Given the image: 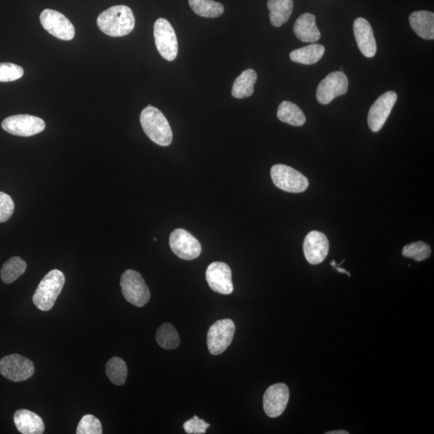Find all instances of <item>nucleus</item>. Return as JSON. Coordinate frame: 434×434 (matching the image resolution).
<instances>
[{"mask_svg": "<svg viewBox=\"0 0 434 434\" xmlns=\"http://www.w3.org/2000/svg\"><path fill=\"white\" fill-rule=\"evenodd\" d=\"M347 90L348 79L345 73L333 72L319 83L316 98L319 103L327 105L336 98L345 95Z\"/></svg>", "mask_w": 434, "mask_h": 434, "instance_id": "nucleus-12", "label": "nucleus"}, {"mask_svg": "<svg viewBox=\"0 0 434 434\" xmlns=\"http://www.w3.org/2000/svg\"><path fill=\"white\" fill-rule=\"evenodd\" d=\"M23 73L25 72L20 65L8 62L0 63V83L14 82L21 78Z\"/></svg>", "mask_w": 434, "mask_h": 434, "instance_id": "nucleus-31", "label": "nucleus"}, {"mask_svg": "<svg viewBox=\"0 0 434 434\" xmlns=\"http://www.w3.org/2000/svg\"><path fill=\"white\" fill-rule=\"evenodd\" d=\"M270 175L276 187L286 193H303L309 186L306 176L289 166L274 165L272 166Z\"/></svg>", "mask_w": 434, "mask_h": 434, "instance_id": "nucleus-5", "label": "nucleus"}, {"mask_svg": "<svg viewBox=\"0 0 434 434\" xmlns=\"http://www.w3.org/2000/svg\"><path fill=\"white\" fill-rule=\"evenodd\" d=\"M140 122L146 135L156 144L168 147L173 142V131L168 119L160 109L151 106L143 109Z\"/></svg>", "mask_w": 434, "mask_h": 434, "instance_id": "nucleus-2", "label": "nucleus"}, {"mask_svg": "<svg viewBox=\"0 0 434 434\" xmlns=\"http://www.w3.org/2000/svg\"><path fill=\"white\" fill-rule=\"evenodd\" d=\"M324 52H325V47L323 45L312 44L293 51L290 54V57L296 63L313 65L322 59Z\"/></svg>", "mask_w": 434, "mask_h": 434, "instance_id": "nucleus-24", "label": "nucleus"}, {"mask_svg": "<svg viewBox=\"0 0 434 434\" xmlns=\"http://www.w3.org/2000/svg\"><path fill=\"white\" fill-rule=\"evenodd\" d=\"M27 263L21 257H13L3 264L0 276L4 283L10 284L25 274Z\"/></svg>", "mask_w": 434, "mask_h": 434, "instance_id": "nucleus-25", "label": "nucleus"}, {"mask_svg": "<svg viewBox=\"0 0 434 434\" xmlns=\"http://www.w3.org/2000/svg\"><path fill=\"white\" fill-rule=\"evenodd\" d=\"M156 340L164 349L173 350L180 346V340L177 331L169 323H164L156 332Z\"/></svg>", "mask_w": 434, "mask_h": 434, "instance_id": "nucleus-27", "label": "nucleus"}, {"mask_svg": "<svg viewBox=\"0 0 434 434\" xmlns=\"http://www.w3.org/2000/svg\"><path fill=\"white\" fill-rule=\"evenodd\" d=\"M431 254V248L426 243L417 241L405 246L403 248L402 255L417 261H422L428 259Z\"/></svg>", "mask_w": 434, "mask_h": 434, "instance_id": "nucleus-29", "label": "nucleus"}, {"mask_svg": "<svg viewBox=\"0 0 434 434\" xmlns=\"http://www.w3.org/2000/svg\"><path fill=\"white\" fill-rule=\"evenodd\" d=\"M336 261H332L331 265H333L334 267H335V268L338 271L340 272V273H345L346 274H347L348 276H351V274L349 273V272H347V270H345V269H342L340 268V267H338L336 265Z\"/></svg>", "mask_w": 434, "mask_h": 434, "instance_id": "nucleus-34", "label": "nucleus"}, {"mask_svg": "<svg viewBox=\"0 0 434 434\" xmlns=\"http://www.w3.org/2000/svg\"><path fill=\"white\" fill-rule=\"evenodd\" d=\"M267 7L270 10L272 25L279 28L289 21L294 8L293 0H268Z\"/></svg>", "mask_w": 434, "mask_h": 434, "instance_id": "nucleus-21", "label": "nucleus"}, {"mask_svg": "<svg viewBox=\"0 0 434 434\" xmlns=\"http://www.w3.org/2000/svg\"><path fill=\"white\" fill-rule=\"evenodd\" d=\"M398 94L393 91H388L376 100L370 108L368 123L371 131L378 132L383 127L395 102Z\"/></svg>", "mask_w": 434, "mask_h": 434, "instance_id": "nucleus-13", "label": "nucleus"}, {"mask_svg": "<svg viewBox=\"0 0 434 434\" xmlns=\"http://www.w3.org/2000/svg\"><path fill=\"white\" fill-rule=\"evenodd\" d=\"M154 36L160 55L166 61H174L178 54V41L171 23L163 18L157 20L154 26Z\"/></svg>", "mask_w": 434, "mask_h": 434, "instance_id": "nucleus-8", "label": "nucleus"}, {"mask_svg": "<svg viewBox=\"0 0 434 434\" xmlns=\"http://www.w3.org/2000/svg\"><path fill=\"white\" fill-rule=\"evenodd\" d=\"M206 280L210 288L215 292L228 295L233 292L232 271L230 267L224 262H213L208 265Z\"/></svg>", "mask_w": 434, "mask_h": 434, "instance_id": "nucleus-14", "label": "nucleus"}, {"mask_svg": "<svg viewBox=\"0 0 434 434\" xmlns=\"http://www.w3.org/2000/svg\"><path fill=\"white\" fill-rule=\"evenodd\" d=\"M99 30L109 36H124L133 30L135 18L131 9L126 6L109 8L100 14L97 20Z\"/></svg>", "mask_w": 434, "mask_h": 434, "instance_id": "nucleus-1", "label": "nucleus"}, {"mask_svg": "<svg viewBox=\"0 0 434 434\" xmlns=\"http://www.w3.org/2000/svg\"><path fill=\"white\" fill-rule=\"evenodd\" d=\"M15 204L10 195L0 192V223L6 222L12 216Z\"/></svg>", "mask_w": 434, "mask_h": 434, "instance_id": "nucleus-32", "label": "nucleus"}, {"mask_svg": "<svg viewBox=\"0 0 434 434\" xmlns=\"http://www.w3.org/2000/svg\"><path fill=\"white\" fill-rule=\"evenodd\" d=\"M78 434H102L101 422L91 414H87L80 420L78 428Z\"/></svg>", "mask_w": 434, "mask_h": 434, "instance_id": "nucleus-30", "label": "nucleus"}, {"mask_svg": "<svg viewBox=\"0 0 434 434\" xmlns=\"http://www.w3.org/2000/svg\"><path fill=\"white\" fill-rule=\"evenodd\" d=\"M209 427L210 424L208 423L197 416H194L193 418L188 420L184 424V431L188 434L205 433Z\"/></svg>", "mask_w": 434, "mask_h": 434, "instance_id": "nucleus-33", "label": "nucleus"}, {"mask_svg": "<svg viewBox=\"0 0 434 434\" xmlns=\"http://www.w3.org/2000/svg\"><path fill=\"white\" fill-rule=\"evenodd\" d=\"M348 433H349L345 431H331V432L326 433V434H348Z\"/></svg>", "mask_w": 434, "mask_h": 434, "instance_id": "nucleus-35", "label": "nucleus"}, {"mask_svg": "<svg viewBox=\"0 0 434 434\" xmlns=\"http://www.w3.org/2000/svg\"><path fill=\"white\" fill-rule=\"evenodd\" d=\"M257 74L252 69H247L238 77L233 84L232 89V97L237 99L252 96L254 91V85L257 82Z\"/></svg>", "mask_w": 434, "mask_h": 434, "instance_id": "nucleus-22", "label": "nucleus"}, {"mask_svg": "<svg viewBox=\"0 0 434 434\" xmlns=\"http://www.w3.org/2000/svg\"><path fill=\"white\" fill-rule=\"evenodd\" d=\"M170 246L176 256L187 261L197 259L202 251V245L197 238L183 228H177L171 232Z\"/></svg>", "mask_w": 434, "mask_h": 434, "instance_id": "nucleus-11", "label": "nucleus"}, {"mask_svg": "<svg viewBox=\"0 0 434 434\" xmlns=\"http://www.w3.org/2000/svg\"><path fill=\"white\" fill-rule=\"evenodd\" d=\"M358 47L362 54L366 57H373L376 54V42L373 30L368 21L365 18H357L353 25Z\"/></svg>", "mask_w": 434, "mask_h": 434, "instance_id": "nucleus-17", "label": "nucleus"}, {"mask_svg": "<svg viewBox=\"0 0 434 434\" xmlns=\"http://www.w3.org/2000/svg\"><path fill=\"white\" fill-rule=\"evenodd\" d=\"M41 23L47 32L60 40L68 41L74 38L73 23L59 12L45 9L41 14Z\"/></svg>", "mask_w": 434, "mask_h": 434, "instance_id": "nucleus-10", "label": "nucleus"}, {"mask_svg": "<svg viewBox=\"0 0 434 434\" xmlns=\"http://www.w3.org/2000/svg\"><path fill=\"white\" fill-rule=\"evenodd\" d=\"M305 257L310 264L318 265L326 259L329 252V241L324 233L309 232L303 243Z\"/></svg>", "mask_w": 434, "mask_h": 434, "instance_id": "nucleus-16", "label": "nucleus"}, {"mask_svg": "<svg viewBox=\"0 0 434 434\" xmlns=\"http://www.w3.org/2000/svg\"><path fill=\"white\" fill-rule=\"evenodd\" d=\"M120 285L123 297L133 306L142 307L149 302V286L138 272L127 270L122 275Z\"/></svg>", "mask_w": 434, "mask_h": 434, "instance_id": "nucleus-4", "label": "nucleus"}, {"mask_svg": "<svg viewBox=\"0 0 434 434\" xmlns=\"http://www.w3.org/2000/svg\"><path fill=\"white\" fill-rule=\"evenodd\" d=\"M276 116L280 121L294 127H302L307 121L302 109L297 105L288 101L280 104Z\"/></svg>", "mask_w": 434, "mask_h": 434, "instance_id": "nucleus-23", "label": "nucleus"}, {"mask_svg": "<svg viewBox=\"0 0 434 434\" xmlns=\"http://www.w3.org/2000/svg\"><path fill=\"white\" fill-rule=\"evenodd\" d=\"M14 422L18 431L23 434H41L45 431L42 418L30 410H18L14 414Z\"/></svg>", "mask_w": 434, "mask_h": 434, "instance_id": "nucleus-19", "label": "nucleus"}, {"mask_svg": "<svg viewBox=\"0 0 434 434\" xmlns=\"http://www.w3.org/2000/svg\"><path fill=\"white\" fill-rule=\"evenodd\" d=\"M65 283V276L61 270H51L38 285L33 295V303L42 312L50 311L61 293Z\"/></svg>", "mask_w": 434, "mask_h": 434, "instance_id": "nucleus-3", "label": "nucleus"}, {"mask_svg": "<svg viewBox=\"0 0 434 434\" xmlns=\"http://www.w3.org/2000/svg\"><path fill=\"white\" fill-rule=\"evenodd\" d=\"M316 20V17L311 13H304L298 18L294 25V32L298 39L312 44L321 39V33L317 28Z\"/></svg>", "mask_w": 434, "mask_h": 434, "instance_id": "nucleus-18", "label": "nucleus"}, {"mask_svg": "<svg viewBox=\"0 0 434 434\" xmlns=\"http://www.w3.org/2000/svg\"><path fill=\"white\" fill-rule=\"evenodd\" d=\"M290 398L288 386L285 384L271 385L263 397V407L267 416L276 418L285 410Z\"/></svg>", "mask_w": 434, "mask_h": 434, "instance_id": "nucleus-15", "label": "nucleus"}, {"mask_svg": "<svg viewBox=\"0 0 434 434\" xmlns=\"http://www.w3.org/2000/svg\"><path fill=\"white\" fill-rule=\"evenodd\" d=\"M106 373L113 384L123 385L126 383L128 374L126 362L119 357L111 358L106 365Z\"/></svg>", "mask_w": 434, "mask_h": 434, "instance_id": "nucleus-28", "label": "nucleus"}, {"mask_svg": "<svg viewBox=\"0 0 434 434\" xmlns=\"http://www.w3.org/2000/svg\"><path fill=\"white\" fill-rule=\"evenodd\" d=\"M0 373L13 382H21L32 378L35 373V366L28 358L12 354L0 360Z\"/></svg>", "mask_w": 434, "mask_h": 434, "instance_id": "nucleus-6", "label": "nucleus"}, {"mask_svg": "<svg viewBox=\"0 0 434 434\" xmlns=\"http://www.w3.org/2000/svg\"><path fill=\"white\" fill-rule=\"evenodd\" d=\"M410 26L424 40L434 39V14L428 11L414 12L409 16Z\"/></svg>", "mask_w": 434, "mask_h": 434, "instance_id": "nucleus-20", "label": "nucleus"}, {"mask_svg": "<svg viewBox=\"0 0 434 434\" xmlns=\"http://www.w3.org/2000/svg\"><path fill=\"white\" fill-rule=\"evenodd\" d=\"M235 330V324L231 319H221L213 323L207 336L209 352L213 356L222 354L230 346Z\"/></svg>", "mask_w": 434, "mask_h": 434, "instance_id": "nucleus-7", "label": "nucleus"}, {"mask_svg": "<svg viewBox=\"0 0 434 434\" xmlns=\"http://www.w3.org/2000/svg\"><path fill=\"white\" fill-rule=\"evenodd\" d=\"M189 6L197 15L202 17L217 18L225 12L222 4L213 0H189Z\"/></svg>", "mask_w": 434, "mask_h": 434, "instance_id": "nucleus-26", "label": "nucleus"}, {"mask_svg": "<svg viewBox=\"0 0 434 434\" xmlns=\"http://www.w3.org/2000/svg\"><path fill=\"white\" fill-rule=\"evenodd\" d=\"M2 128L13 135L30 137L44 131L45 122L43 119L30 114H18L4 119Z\"/></svg>", "mask_w": 434, "mask_h": 434, "instance_id": "nucleus-9", "label": "nucleus"}]
</instances>
